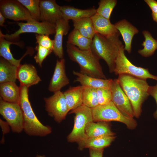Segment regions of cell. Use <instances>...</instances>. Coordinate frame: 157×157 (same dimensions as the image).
I'll return each instance as SVG.
<instances>
[{"instance_id":"41","label":"cell","mask_w":157,"mask_h":157,"mask_svg":"<svg viewBox=\"0 0 157 157\" xmlns=\"http://www.w3.org/2000/svg\"><path fill=\"white\" fill-rule=\"evenodd\" d=\"M151 15L153 20L157 22V13L154 14L152 13Z\"/></svg>"},{"instance_id":"22","label":"cell","mask_w":157,"mask_h":157,"mask_svg":"<svg viewBox=\"0 0 157 157\" xmlns=\"http://www.w3.org/2000/svg\"><path fill=\"white\" fill-rule=\"evenodd\" d=\"M0 98L6 101L19 104L20 88L15 82H7L0 84Z\"/></svg>"},{"instance_id":"10","label":"cell","mask_w":157,"mask_h":157,"mask_svg":"<svg viewBox=\"0 0 157 157\" xmlns=\"http://www.w3.org/2000/svg\"><path fill=\"white\" fill-rule=\"evenodd\" d=\"M44 100L45 110L55 121L60 123L65 119L69 110L63 92H56Z\"/></svg>"},{"instance_id":"20","label":"cell","mask_w":157,"mask_h":157,"mask_svg":"<svg viewBox=\"0 0 157 157\" xmlns=\"http://www.w3.org/2000/svg\"><path fill=\"white\" fill-rule=\"evenodd\" d=\"M73 74L77 76L75 80L84 87L98 89L110 87L112 79H102L94 78L73 71Z\"/></svg>"},{"instance_id":"12","label":"cell","mask_w":157,"mask_h":157,"mask_svg":"<svg viewBox=\"0 0 157 157\" xmlns=\"http://www.w3.org/2000/svg\"><path fill=\"white\" fill-rule=\"evenodd\" d=\"M110 87L112 93V102L124 115L133 118L134 113L131 104L121 88L117 79H113Z\"/></svg>"},{"instance_id":"1","label":"cell","mask_w":157,"mask_h":157,"mask_svg":"<svg viewBox=\"0 0 157 157\" xmlns=\"http://www.w3.org/2000/svg\"><path fill=\"white\" fill-rule=\"evenodd\" d=\"M119 83L131 104L134 116L138 118L142 112V105L149 96L146 80L129 75H118Z\"/></svg>"},{"instance_id":"18","label":"cell","mask_w":157,"mask_h":157,"mask_svg":"<svg viewBox=\"0 0 157 157\" xmlns=\"http://www.w3.org/2000/svg\"><path fill=\"white\" fill-rule=\"evenodd\" d=\"M90 18L96 33L106 36H110L120 33L114 24L110 22L109 19L97 13Z\"/></svg>"},{"instance_id":"38","label":"cell","mask_w":157,"mask_h":157,"mask_svg":"<svg viewBox=\"0 0 157 157\" xmlns=\"http://www.w3.org/2000/svg\"><path fill=\"white\" fill-rule=\"evenodd\" d=\"M90 157H103L104 149H89Z\"/></svg>"},{"instance_id":"26","label":"cell","mask_w":157,"mask_h":157,"mask_svg":"<svg viewBox=\"0 0 157 157\" xmlns=\"http://www.w3.org/2000/svg\"><path fill=\"white\" fill-rule=\"evenodd\" d=\"M17 67L1 57L0 59V83L15 82L17 79Z\"/></svg>"},{"instance_id":"42","label":"cell","mask_w":157,"mask_h":157,"mask_svg":"<svg viewBox=\"0 0 157 157\" xmlns=\"http://www.w3.org/2000/svg\"><path fill=\"white\" fill-rule=\"evenodd\" d=\"M35 157H46L44 155H36Z\"/></svg>"},{"instance_id":"31","label":"cell","mask_w":157,"mask_h":157,"mask_svg":"<svg viewBox=\"0 0 157 157\" xmlns=\"http://www.w3.org/2000/svg\"><path fill=\"white\" fill-rule=\"evenodd\" d=\"M29 11L32 18L40 20V12L39 0H17Z\"/></svg>"},{"instance_id":"19","label":"cell","mask_w":157,"mask_h":157,"mask_svg":"<svg viewBox=\"0 0 157 157\" xmlns=\"http://www.w3.org/2000/svg\"><path fill=\"white\" fill-rule=\"evenodd\" d=\"M63 18L72 21L85 17H91L97 13L94 7L86 9H81L69 6H60Z\"/></svg>"},{"instance_id":"39","label":"cell","mask_w":157,"mask_h":157,"mask_svg":"<svg viewBox=\"0 0 157 157\" xmlns=\"http://www.w3.org/2000/svg\"><path fill=\"white\" fill-rule=\"evenodd\" d=\"M152 11V13H157V1L154 0H144Z\"/></svg>"},{"instance_id":"24","label":"cell","mask_w":157,"mask_h":157,"mask_svg":"<svg viewBox=\"0 0 157 157\" xmlns=\"http://www.w3.org/2000/svg\"><path fill=\"white\" fill-rule=\"evenodd\" d=\"M85 133L88 138L114 135L105 122H92L88 123L85 128Z\"/></svg>"},{"instance_id":"23","label":"cell","mask_w":157,"mask_h":157,"mask_svg":"<svg viewBox=\"0 0 157 157\" xmlns=\"http://www.w3.org/2000/svg\"><path fill=\"white\" fill-rule=\"evenodd\" d=\"M83 90L81 85L71 87L63 92L69 111L82 104Z\"/></svg>"},{"instance_id":"37","label":"cell","mask_w":157,"mask_h":157,"mask_svg":"<svg viewBox=\"0 0 157 157\" xmlns=\"http://www.w3.org/2000/svg\"><path fill=\"white\" fill-rule=\"evenodd\" d=\"M0 124L3 133V138L1 141V143H2L4 142V138H3L4 135L5 134L9 132L10 131V126L6 121H3L1 119H0Z\"/></svg>"},{"instance_id":"21","label":"cell","mask_w":157,"mask_h":157,"mask_svg":"<svg viewBox=\"0 0 157 157\" xmlns=\"http://www.w3.org/2000/svg\"><path fill=\"white\" fill-rule=\"evenodd\" d=\"M14 44L20 46L19 42H15L6 40L2 35H0V56L8 61L12 64L18 67L20 65V62L26 55L32 53L33 50L31 48L27 49L25 54L19 59H15L12 54L10 49V46Z\"/></svg>"},{"instance_id":"5","label":"cell","mask_w":157,"mask_h":157,"mask_svg":"<svg viewBox=\"0 0 157 157\" xmlns=\"http://www.w3.org/2000/svg\"><path fill=\"white\" fill-rule=\"evenodd\" d=\"M69 113L75 114L74 124L67 139L69 142H77L78 145L88 138L85 133V128L88 123L93 122L92 108L82 104L70 111Z\"/></svg>"},{"instance_id":"34","label":"cell","mask_w":157,"mask_h":157,"mask_svg":"<svg viewBox=\"0 0 157 157\" xmlns=\"http://www.w3.org/2000/svg\"><path fill=\"white\" fill-rule=\"evenodd\" d=\"M35 49L37 51V53L34 56V58L40 67H42L43 60L53 51L38 44L36 46Z\"/></svg>"},{"instance_id":"13","label":"cell","mask_w":157,"mask_h":157,"mask_svg":"<svg viewBox=\"0 0 157 157\" xmlns=\"http://www.w3.org/2000/svg\"><path fill=\"white\" fill-rule=\"evenodd\" d=\"M40 20L56 24L63 18L60 6L54 0H40Z\"/></svg>"},{"instance_id":"6","label":"cell","mask_w":157,"mask_h":157,"mask_svg":"<svg viewBox=\"0 0 157 157\" xmlns=\"http://www.w3.org/2000/svg\"><path fill=\"white\" fill-rule=\"evenodd\" d=\"M94 122L115 121L125 124L127 127L131 129H134L137 123L133 118L124 115L111 101L104 105H99L92 108Z\"/></svg>"},{"instance_id":"43","label":"cell","mask_w":157,"mask_h":157,"mask_svg":"<svg viewBox=\"0 0 157 157\" xmlns=\"http://www.w3.org/2000/svg\"></svg>"},{"instance_id":"2","label":"cell","mask_w":157,"mask_h":157,"mask_svg":"<svg viewBox=\"0 0 157 157\" xmlns=\"http://www.w3.org/2000/svg\"><path fill=\"white\" fill-rule=\"evenodd\" d=\"M120 34L106 36L96 33L91 44V49L99 59L105 61L110 73L114 72L115 60L123 45L119 38Z\"/></svg>"},{"instance_id":"32","label":"cell","mask_w":157,"mask_h":157,"mask_svg":"<svg viewBox=\"0 0 157 157\" xmlns=\"http://www.w3.org/2000/svg\"><path fill=\"white\" fill-rule=\"evenodd\" d=\"M116 0H101L98 3L99 7L96 9L97 13L110 20L112 12L117 4Z\"/></svg>"},{"instance_id":"33","label":"cell","mask_w":157,"mask_h":157,"mask_svg":"<svg viewBox=\"0 0 157 157\" xmlns=\"http://www.w3.org/2000/svg\"><path fill=\"white\" fill-rule=\"evenodd\" d=\"M99 105L107 104L112 101V93L110 87L97 89Z\"/></svg>"},{"instance_id":"30","label":"cell","mask_w":157,"mask_h":157,"mask_svg":"<svg viewBox=\"0 0 157 157\" xmlns=\"http://www.w3.org/2000/svg\"><path fill=\"white\" fill-rule=\"evenodd\" d=\"M97 90L94 88L83 87L82 104L91 108L98 106Z\"/></svg>"},{"instance_id":"17","label":"cell","mask_w":157,"mask_h":157,"mask_svg":"<svg viewBox=\"0 0 157 157\" xmlns=\"http://www.w3.org/2000/svg\"><path fill=\"white\" fill-rule=\"evenodd\" d=\"M114 24L122 36L124 43L125 50L129 53H131L133 38L138 33L139 30L126 19L120 20Z\"/></svg>"},{"instance_id":"28","label":"cell","mask_w":157,"mask_h":157,"mask_svg":"<svg viewBox=\"0 0 157 157\" xmlns=\"http://www.w3.org/2000/svg\"><path fill=\"white\" fill-rule=\"evenodd\" d=\"M74 28L83 36L92 39L96 33L90 17H85L72 21Z\"/></svg>"},{"instance_id":"35","label":"cell","mask_w":157,"mask_h":157,"mask_svg":"<svg viewBox=\"0 0 157 157\" xmlns=\"http://www.w3.org/2000/svg\"><path fill=\"white\" fill-rule=\"evenodd\" d=\"M35 38L36 43L38 45L53 51L54 40H51L49 35L36 34Z\"/></svg>"},{"instance_id":"40","label":"cell","mask_w":157,"mask_h":157,"mask_svg":"<svg viewBox=\"0 0 157 157\" xmlns=\"http://www.w3.org/2000/svg\"><path fill=\"white\" fill-rule=\"evenodd\" d=\"M6 18L0 12V25L1 26H3L4 23L5 22Z\"/></svg>"},{"instance_id":"15","label":"cell","mask_w":157,"mask_h":157,"mask_svg":"<svg viewBox=\"0 0 157 157\" xmlns=\"http://www.w3.org/2000/svg\"><path fill=\"white\" fill-rule=\"evenodd\" d=\"M17 79L19 81L20 86L28 88L41 81L36 68L31 64H21L17 67Z\"/></svg>"},{"instance_id":"11","label":"cell","mask_w":157,"mask_h":157,"mask_svg":"<svg viewBox=\"0 0 157 157\" xmlns=\"http://www.w3.org/2000/svg\"><path fill=\"white\" fill-rule=\"evenodd\" d=\"M0 10L6 18L16 21L28 22L35 20L28 10L17 0H0Z\"/></svg>"},{"instance_id":"25","label":"cell","mask_w":157,"mask_h":157,"mask_svg":"<svg viewBox=\"0 0 157 157\" xmlns=\"http://www.w3.org/2000/svg\"><path fill=\"white\" fill-rule=\"evenodd\" d=\"M115 137L114 135H108L88 138L78 145V149L80 150L87 148L104 149L110 145Z\"/></svg>"},{"instance_id":"27","label":"cell","mask_w":157,"mask_h":157,"mask_svg":"<svg viewBox=\"0 0 157 157\" xmlns=\"http://www.w3.org/2000/svg\"><path fill=\"white\" fill-rule=\"evenodd\" d=\"M92 41V39L83 36L74 28L68 35L67 43L75 46L80 50H85L90 49Z\"/></svg>"},{"instance_id":"29","label":"cell","mask_w":157,"mask_h":157,"mask_svg":"<svg viewBox=\"0 0 157 157\" xmlns=\"http://www.w3.org/2000/svg\"><path fill=\"white\" fill-rule=\"evenodd\" d=\"M142 33L145 38L142 44L143 48L139 50L138 52L142 56L147 57L153 55L157 49V40L152 37L148 31H143Z\"/></svg>"},{"instance_id":"36","label":"cell","mask_w":157,"mask_h":157,"mask_svg":"<svg viewBox=\"0 0 157 157\" xmlns=\"http://www.w3.org/2000/svg\"><path fill=\"white\" fill-rule=\"evenodd\" d=\"M148 93L149 95L152 96L155 100L157 104V109L154 113L155 118L157 119V84L153 86H149Z\"/></svg>"},{"instance_id":"3","label":"cell","mask_w":157,"mask_h":157,"mask_svg":"<svg viewBox=\"0 0 157 157\" xmlns=\"http://www.w3.org/2000/svg\"><path fill=\"white\" fill-rule=\"evenodd\" d=\"M66 51L70 59L78 65L81 73L96 78L106 79L99 59L90 49L85 50L67 43Z\"/></svg>"},{"instance_id":"4","label":"cell","mask_w":157,"mask_h":157,"mask_svg":"<svg viewBox=\"0 0 157 157\" xmlns=\"http://www.w3.org/2000/svg\"><path fill=\"white\" fill-rule=\"evenodd\" d=\"M19 104L24 117V131L31 136L43 137L52 132L49 126L43 124L38 119L33 110L28 98V88L20 86Z\"/></svg>"},{"instance_id":"9","label":"cell","mask_w":157,"mask_h":157,"mask_svg":"<svg viewBox=\"0 0 157 157\" xmlns=\"http://www.w3.org/2000/svg\"><path fill=\"white\" fill-rule=\"evenodd\" d=\"M0 114L13 132L20 133L24 131L23 115L19 104L7 102L0 98Z\"/></svg>"},{"instance_id":"7","label":"cell","mask_w":157,"mask_h":157,"mask_svg":"<svg viewBox=\"0 0 157 157\" xmlns=\"http://www.w3.org/2000/svg\"><path fill=\"white\" fill-rule=\"evenodd\" d=\"M124 47L123 45L122 47L115 60V74H126L145 80L150 78L157 81V76L151 74L148 69L136 66L129 60L125 54Z\"/></svg>"},{"instance_id":"8","label":"cell","mask_w":157,"mask_h":157,"mask_svg":"<svg viewBox=\"0 0 157 157\" xmlns=\"http://www.w3.org/2000/svg\"><path fill=\"white\" fill-rule=\"evenodd\" d=\"M19 28L14 33L3 34L0 31V35L6 40L13 42L17 40L19 35L24 33H35L48 35L55 34L56 24L45 22H40L35 20L26 23L17 22Z\"/></svg>"},{"instance_id":"16","label":"cell","mask_w":157,"mask_h":157,"mask_svg":"<svg viewBox=\"0 0 157 157\" xmlns=\"http://www.w3.org/2000/svg\"><path fill=\"white\" fill-rule=\"evenodd\" d=\"M54 44L53 51L60 59L63 58V40L64 35H67L70 28L69 21L63 18L58 21L56 24Z\"/></svg>"},{"instance_id":"14","label":"cell","mask_w":157,"mask_h":157,"mask_svg":"<svg viewBox=\"0 0 157 157\" xmlns=\"http://www.w3.org/2000/svg\"><path fill=\"white\" fill-rule=\"evenodd\" d=\"M69 83L65 70V60L63 58L57 60L53 74L50 80L49 90L53 93L60 91L62 88Z\"/></svg>"}]
</instances>
